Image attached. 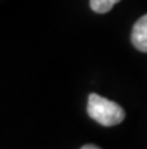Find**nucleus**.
<instances>
[{"instance_id": "obj_3", "label": "nucleus", "mask_w": 147, "mask_h": 149, "mask_svg": "<svg viewBox=\"0 0 147 149\" xmlns=\"http://www.w3.org/2000/svg\"><path fill=\"white\" fill-rule=\"evenodd\" d=\"M119 2L120 0H90V8L98 14H105Z\"/></svg>"}, {"instance_id": "obj_2", "label": "nucleus", "mask_w": 147, "mask_h": 149, "mask_svg": "<svg viewBox=\"0 0 147 149\" xmlns=\"http://www.w3.org/2000/svg\"><path fill=\"white\" fill-rule=\"evenodd\" d=\"M131 41L137 50L147 53V14L143 15L134 24L132 33H131Z\"/></svg>"}, {"instance_id": "obj_4", "label": "nucleus", "mask_w": 147, "mask_h": 149, "mask_svg": "<svg viewBox=\"0 0 147 149\" xmlns=\"http://www.w3.org/2000/svg\"><path fill=\"white\" fill-rule=\"evenodd\" d=\"M81 149H101V148H98V146H95V145H84Z\"/></svg>"}, {"instance_id": "obj_1", "label": "nucleus", "mask_w": 147, "mask_h": 149, "mask_svg": "<svg viewBox=\"0 0 147 149\" xmlns=\"http://www.w3.org/2000/svg\"><path fill=\"white\" fill-rule=\"evenodd\" d=\"M87 113L89 116L104 127L119 125L126 116L125 110L117 102L110 101L98 93H90L87 101Z\"/></svg>"}]
</instances>
